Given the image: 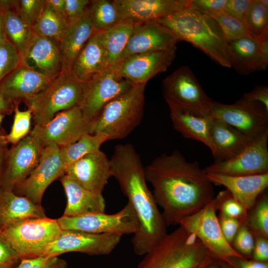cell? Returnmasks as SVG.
I'll use <instances>...</instances> for the list:
<instances>
[{"instance_id": "f1b7e54d", "label": "cell", "mask_w": 268, "mask_h": 268, "mask_svg": "<svg viewBox=\"0 0 268 268\" xmlns=\"http://www.w3.org/2000/svg\"><path fill=\"white\" fill-rule=\"evenodd\" d=\"M210 136L215 150L214 158L216 159V162L227 160L235 157L256 139L214 118L212 119L210 127Z\"/></svg>"}, {"instance_id": "b9f144b4", "label": "cell", "mask_w": 268, "mask_h": 268, "mask_svg": "<svg viewBox=\"0 0 268 268\" xmlns=\"http://www.w3.org/2000/svg\"><path fill=\"white\" fill-rule=\"evenodd\" d=\"M22 62L15 47L6 39L0 44V82Z\"/></svg>"}, {"instance_id": "484cf974", "label": "cell", "mask_w": 268, "mask_h": 268, "mask_svg": "<svg viewBox=\"0 0 268 268\" xmlns=\"http://www.w3.org/2000/svg\"><path fill=\"white\" fill-rule=\"evenodd\" d=\"M108 67L101 32H95L76 57L69 74L79 81L88 83Z\"/></svg>"}, {"instance_id": "f546056e", "label": "cell", "mask_w": 268, "mask_h": 268, "mask_svg": "<svg viewBox=\"0 0 268 268\" xmlns=\"http://www.w3.org/2000/svg\"><path fill=\"white\" fill-rule=\"evenodd\" d=\"M45 217L41 204H35L12 190L0 189V234L8 226L18 221Z\"/></svg>"}, {"instance_id": "4316f807", "label": "cell", "mask_w": 268, "mask_h": 268, "mask_svg": "<svg viewBox=\"0 0 268 268\" xmlns=\"http://www.w3.org/2000/svg\"><path fill=\"white\" fill-rule=\"evenodd\" d=\"M169 107L175 130L186 138L203 143L209 148L214 157L215 150L210 136L212 117L179 107Z\"/></svg>"}, {"instance_id": "44dd1931", "label": "cell", "mask_w": 268, "mask_h": 268, "mask_svg": "<svg viewBox=\"0 0 268 268\" xmlns=\"http://www.w3.org/2000/svg\"><path fill=\"white\" fill-rule=\"evenodd\" d=\"M122 21H157L188 6L191 0H114Z\"/></svg>"}, {"instance_id": "ba28073f", "label": "cell", "mask_w": 268, "mask_h": 268, "mask_svg": "<svg viewBox=\"0 0 268 268\" xmlns=\"http://www.w3.org/2000/svg\"><path fill=\"white\" fill-rule=\"evenodd\" d=\"M161 88L168 106L209 115L214 101L203 91L189 67L182 66L167 76L162 81Z\"/></svg>"}, {"instance_id": "680465c9", "label": "cell", "mask_w": 268, "mask_h": 268, "mask_svg": "<svg viewBox=\"0 0 268 268\" xmlns=\"http://www.w3.org/2000/svg\"><path fill=\"white\" fill-rule=\"evenodd\" d=\"M67 264L65 261L59 259H57L48 268H67Z\"/></svg>"}, {"instance_id": "603a6c76", "label": "cell", "mask_w": 268, "mask_h": 268, "mask_svg": "<svg viewBox=\"0 0 268 268\" xmlns=\"http://www.w3.org/2000/svg\"><path fill=\"white\" fill-rule=\"evenodd\" d=\"M21 60L28 67L52 80L62 72L60 42L35 33Z\"/></svg>"}, {"instance_id": "9f6ffc18", "label": "cell", "mask_w": 268, "mask_h": 268, "mask_svg": "<svg viewBox=\"0 0 268 268\" xmlns=\"http://www.w3.org/2000/svg\"><path fill=\"white\" fill-rule=\"evenodd\" d=\"M15 105L10 100L0 94V113L10 115L14 112Z\"/></svg>"}, {"instance_id": "d6986e66", "label": "cell", "mask_w": 268, "mask_h": 268, "mask_svg": "<svg viewBox=\"0 0 268 268\" xmlns=\"http://www.w3.org/2000/svg\"><path fill=\"white\" fill-rule=\"evenodd\" d=\"M64 174L86 189L102 193L112 177L110 159L100 149L67 166Z\"/></svg>"}, {"instance_id": "e575fe53", "label": "cell", "mask_w": 268, "mask_h": 268, "mask_svg": "<svg viewBox=\"0 0 268 268\" xmlns=\"http://www.w3.org/2000/svg\"><path fill=\"white\" fill-rule=\"evenodd\" d=\"M95 32H104L122 22L113 0H90L87 7Z\"/></svg>"}, {"instance_id": "cb8c5ba5", "label": "cell", "mask_w": 268, "mask_h": 268, "mask_svg": "<svg viewBox=\"0 0 268 268\" xmlns=\"http://www.w3.org/2000/svg\"><path fill=\"white\" fill-rule=\"evenodd\" d=\"M231 67L247 75L264 70L268 65V37L257 39L250 36L228 41Z\"/></svg>"}, {"instance_id": "52a82bcc", "label": "cell", "mask_w": 268, "mask_h": 268, "mask_svg": "<svg viewBox=\"0 0 268 268\" xmlns=\"http://www.w3.org/2000/svg\"><path fill=\"white\" fill-rule=\"evenodd\" d=\"M62 230L57 219L46 216L18 221L8 226L0 234L21 260L41 256Z\"/></svg>"}, {"instance_id": "6da1fadb", "label": "cell", "mask_w": 268, "mask_h": 268, "mask_svg": "<svg viewBox=\"0 0 268 268\" xmlns=\"http://www.w3.org/2000/svg\"><path fill=\"white\" fill-rule=\"evenodd\" d=\"M146 182L163 209L167 227L179 225L214 198L212 183L199 162H188L178 150L162 153L144 167Z\"/></svg>"}, {"instance_id": "11a10c76", "label": "cell", "mask_w": 268, "mask_h": 268, "mask_svg": "<svg viewBox=\"0 0 268 268\" xmlns=\"http://www.w3.org/2000/svg\"><path fill=\"white\" fill-rule=\"evenodd\" d=\"M6 134L5 133L0 135V182L9 150Z\"/></svg>"}, {"instance_id": "4fadbf2b", "label": "cell", "mask_w": 268, "mask_h": 268, "mask_svg": "<svg viewBox=\"0 0 268 268\" xmlns=\"http://www.w3.org/2000/svg\"><path fill=\"white\" fill-rule=\"evenodd\" d=\"M209 115L254 138L268 131V110L242 98L232 104L214 101Z\"/></svg>"}, {"instance_id": "f5cc1de1", "label": "cell", "mask_w": 268, "mask_h": 268, "mask_svg": "<svg viewBox=\"0 0 268 268\" xmlns=\"http://www.w3.org/2000/svg\"><path fill=\"white\" fill-rule=\"evenodd\" d=\"M255 244L252 256L253 260L268 262V238L261 235H254Z\"/></svg>"}, {"instance_id": "03108f58", "label": "cell", "mask_w": 268, "mask_h": 268, "mask_svg": "<svg viewBox=\"0 0 268 268\" xmlns=\"http://www.w3.org/2000/svg\"><path fill=\"white\" fill-rule=\"evenodd\" d=\"M16 267H10V266L0 265V268H16Z\"/></svg>"}, {"instance_id": "681fc988", "label": "cell", "mask_w": 268, "mask_h": 268, "mask_svg": "<svg viewBox=\"0 0 268 268\" xmlns=\"http://www.w3.org/2000/svg\"><path fill=\"white\" fill-rule=\"evenodd\" d=\"M254 0H227L224 11L243 20Z\"/></svg>"}, {"instance_id": "7a4b0ae2", "label": "cell", "mask_w": 268, "mask_h": 268, "mask_svg": "<svg viewBox=\"0 0 268 268\" xmlns=\"http://www.w3.org/2000/svg\"><path fill=\"white\" fill-rule=\"evenodd\" d=\"M112 176L128 199L139 222L131 243L134 253L145 255L167 234V226L145 179L144 167L134 145L117 144L110 159Z\"/></svg>"}, {"instance_id": "9c48e42d", "label": "cell", "mask_w": 268, "mask_h": 268, "mask_svg": "<svg viewBox=\"0 0 268 268\" xmlns=\"http://www.w3.org/2000/svg\"><path fill=\"white\" fill-rule=\"evenodd\" d=\"M62 230H77L93 234H134L139 227L135 212L130 202L114 214L96 212L76 216L63 215L57 219Z\"/></svg>"}, {"instance_id": "bcb514c9", "label": "cell", "mask_w": 268, "mask_h": 268, "mask_svg": "<svg viewBox=\"0 0 268 268\" xmlns=\"http://www.w3.org/2000/svg\"><path fill=\"white\" fill-rule=\"evenodd\" d=\"M221 232L227 242L231 245L234 238L240 226L242 221L219 213L217 216Z\"/></svg>"}, {"instance_id": "7dc6e473", "label": "cell", "mask_w": 268, "mask_h": 268, "mask_svg": "<svg viewBox=\"0 0 268 268\" xmlns=\"http://www.w3.org/2000/svg\"><path fill=\"white\" fill-rule=\"evenodd\" d=\"M20 260L17 253L0 234V265L15 267Z\"/></svg>"}, {"instance_id": "83f0119b", "label": "cell", "mask_w": 268, "mask_h": 268, "mask_svg": "<svg viewBox=\"0 0 268 268\" xmlns=\"http://www.w3.org/2000/svg\"><path fill=\"white\" fill-rule=\"evenodd\" d=\"M60 181L67 198L63 215L76 216L105 212L106 202L102 193L86 189L65 174L60 177Z\"/></svg>"}, {"instance_id": "30bf717a", "label": "cell", "mask_w": 268, "mask_h": 268, "mask_svg": "<svg viewBox=\"0 0 268 268\" xmlns=\"http://www.w3.org/2000/svg\"><path fill=\"white\" fill-rule=\"evenodd\" d=\"M213 200L195 213L180 223L195 234L215 258L229 263L232 257L246 258L237 252L224 238L220 227Z\"/></svg>"}, {"instance_id": "f6af8a7d", "label": "cell", "mask_w": 268, "mask_h": 268, "mask_svg": "<svg viewBox=\"0 0 268 268\" xmlns=\"http://www.w3.org/2000/svg\"><path fill=\"white\" fill-rule=\"evenodd\" d=\"M89 2V0H65V19L68 26L81 18Z\"/></svg>"}, {"instance_id": "d4e9b609", "label": "cell", "mask_w": 268, "mask_h": 268, "mask_svg": "<svg viewBox=\"0 0 268 268\" xmlns=\"http://www.w3.org/2000/svg\"><path fill=\"white\" fill-rule=\"evenodd\" d=\"M209 181L215 185H222L249 211L259 195L268 186V173L261 175L230 176L207 173Z\"/></svg>"}, {"instance_id": "4dcf8cb0", "label": "cell", "mask_w": 268, "mask_h": 268, "mask_svg": "<svg viewBox=\"0 0 268 268\" xmlns=\"http://www.w3.org/2000/svg\"><path fill=\"white\" fill-rule=\"evenodd\" d=\"M95 32L87 8L80 20L67 27L60 40L62 73H69L76 57Z\"/></svg>"}, {"instance_id": "db71d44e", "label": "cell", "mask_w": 268, "mask_h": 268, "mask_svg": "<svg viewBox=\"0 0 268 268\" xmlns=\"http://www.w3.org/2000/svg\"><path fill=\"white\" fill-rule=\"evenodd\" d=\"M233 268H268V262L248 260L246 258L232 257L229 263Z\"/></svg>"}, {"instance_id": "d6a6232c", "label": "cell", "mask_w": 268, "mask_h": 268, "mask_svg": "<svg viewBox=\"0 0 268 268\" xmlns=\"http://www.w3.org/2000/svg\"><path fill=\"white\" fill-rule=\"evenodd\" d=\"M134 26L129 21H123L112 28L101 32L108 67L119 63Z\"/></svg>"}, {"instance_id": "6125c7cd", "label": "cell", "mask_w": 268, "mask_h": 268, "mask_svg": "<svg viewBox=\"0 0 268 268\" xmlns=\"http://www.w3.org/2000/svg\"><path fill=\"white\" fill-rule=\"evenodd\" d=\"M224 262L225 263L222 264L221 262L220 264V266H221L222 268H233L229 264L225 261Z\"/></svg>"}, {"instance_id": "277c9868", "label": "cell", "mask_w": 268, "mask_h": 268, "mask_svg": "<svg viewBox=\"0 0 268 268\" xmlns=\"http://www.w3.org/2000/svg\"><path fill=\"white\" fill-rule=\"evenodd\" d=\"M179 226L147 252L136 268H203L214 257L193 233Z\"/></svg>"}, {"instance_id": "8992f818", "label": "cell", "mask_w": 268, "mask_h": 268, "mask_svg": "<svg viewBox=\"0 0 268 268\" xmlns=\"http://www.w3.org/2000/svg\"><path fill=\"white\" fill-rule=\"evenodd\" d=\"M87 87V83L61 73L43 91L24 102L32 112L34 126L45 125L57 114L79 106Z\"/></svg>"}, {"instance_id": "816d5d0a", "label": "cell", "mask_w": 268, "mask_h": 268, "mask_svg": "<svg viewBox=\"0 0 268 268\" xmlns=\"http://www.w3.org/2000/svg\"><path fill=\"white\" fill-rule=\"evenodd\" d=\"M57 258V257L39 256L22 259L16 268H48Z\"/></svg>"}, {"instance_id": "ac0fdd59", "label": "cell", "mask_w": 268, "mask_h": 268, "mask_svg": "<svg viewBox=\"0 0 268 268\" xmlns=\"http://www.w3.org/2000/svg\"><path fill=\"white\" fill-rule=\"evenodd\" d=\"M176 49L174 45L167 49L131 56L117 64L118 71L135 85L146 84L167 70L175 58Z\"/></svg>"}, {"instance_id": "7bdbcfd3", "label": "cell", "mask_w": 268, "mask_h": 268, "mask_svg": "<svg viewBox=\"0 0 268 268\" xmlns=\"http://www.w3.org/2000/svg\"><path fill=\"white\" fill-rule=\"evenodd\" d=\"M45 0H13L15 10L19 16L32 28L38 18Z\"/></svg>"}, {"instance_id": "94428289", "label": "cell", "mask_w": 268, "mask_h": 268, "mask_svg": "<svg viewBox=\"0 0 268 268\" xmlns=\"http://www.w3.org/2000/svg\"><path fill=\"white\" fill-rule=\"evenodd\" d=\"M4 117H5L4 115L0 113V135L5 133L4 132V131L2 130V129H1V124L2 123V122L4 118Z\"/></svg>"}, {"instance_id": "be15d7a7", "label": "cell", "mask_w": 268, "mask_h": 268, "mask_svg": "<svg viewBox=\"0 0 268 268\" xmlns=\"http://www.w3.org/2000/svg\"><path fill=\"white\" fill-rule=\"evenodd\" d=\"M210 262L209 263H208L205 267H204L203 268H219V267L217 266L216 265H214L210 264Z\"/></svg>"}, {"instance_id": "60d3db41", "label": "cell", "mask_w": 268, "mask_h": 268, "mask_svg": "<svg viewBox=\"0 0 268 268\" xmlns=\"http://www.w3.org/2000/svg\"><path fill=\"white\" fill-rule=\"evenodd\" d=\"M13 113L14 118L10 132L6 134L8 143L12 145L16 144L30 134L32 119L31 110L28 109L20 111L18 105H15Z\"/></svg>"}, {"instance_id": "d590c367", "label": "cell", "mask_w": 268, "mask_h": 268, "mask_svg": "<svg viewBox=\"0 0 268 268\" xmlns=\"http://www.w3.org/2000/svg\"><path fill=\"white\" fill-rule=\"evenodd\" d=\"M106 141V137L103 135L86 133L76 142L60 148L61 156L66 167L87 154L100 150L101 145Z\"/></svg>"}, {"instance_id": "f907efd6", "label": "cell", "mask_w": 268, "mask_h": 268, "mask_svg": "<svg viewBox=\"0 0 268 268\" xmlns=\"http://www.w3.org/2000/svg\"><path fill=\"white\" fill-rule=\"evenodd\" d=\"M227 0H191V5L210 14L224 11Z\"/></svg>"}, {"instance_id": "6f0895ef", "label": "cell", "mask_w": 268, "mask_h": 268, "mask_svg": "<svg viewBox=\"0 0 268 268\" xmlns=\"http://www.w3.org/2000/svg\"><path fill=\"white\" fill-rule=\"evenodd\" d=\"M46 1L58 14L65 18V0H46Z\"/></svg>"}, {"instance_id": "ee69618b", "label": "cell", "mask_w": 268, "mask_h": 268, "mask_svg": "<svg viewBox=\"0 0 268 268\" xmlns=\"http://www.w3.org/2000/svg\"><path fill=\"white\" fill-rule=\"evenodd\" d=\"M255 236L245 222L240 226L231 244L234 249L245 258L252 256Z\"/></svg>"}, {"instance_id": "74e56055", "label": "cell", "mask_w": 268, "mask_h": 268, "mask_svg": "<svg viewBox=\"0 0 268 268\" xmlns=\"http://www.w3.org/2000/svg\"><path fill=\"white\" fill-rule=\"evenodd\" d=\"M245 223L254 235L268 238V194L264 191L247 212Z\"/></svg>"}, {"instance_id": "e7e4bbea", "label": "cell", "mask_w": 268, "mask_h": 268, "mask_svg": "<svg viewBox=\"0 0 268 268\" xmlns=\"http://www.w3.org/2000/svg\"><path fill=\"white\" fill-rule=\"evenodd\" d=\"M259 0L264 5L268 7V0Z\"/></svg>"}, {"instance_id": "1f68e13d", "label": "cell", "mask_w": 268, "mask_h": 268, "mask_svg": "<svg viewBox=\"0 0 268 268\" xmlns=\"http://www.w3.org/2000/svg\"><path fill=\"white\" fill-rule=\"evenodd\" d=\"M6 39L15 47L21 58L24 55L34 32L16 12L13 0H0Z\"/></svg>"}, {"instance_id": "8fae6325", "label": "cell", "mask_w": 268, "mask_h": 268, "mask_svg": "<svg viewBox=\"0 0 268 268\" xmlns=\"http://www.w3.org/2000/svg\"><path fill=\"white\" fill-rule=\"evenodd\" d=\"M91 122L77 106L57 114L45 125L34 126L30 134L43 148L51 144L61 148L89 133Z\"/></svg>"}, {"instance_id": "ffe728a7", "label": "cell", "mask_w": 268, "mask_h": 268, "mask_svg": "<svg viewBox=\"0 0 268 268\" xmlns=\"http://www.w3.org/2000/svg\"><path fill=\"white\" fill-rule=\"evenodd\" d=\"M178 42L173 34L156 21L134 23L119 63L133 56L167 49Z\"/></svg>"}, {"instance_id": "9a60e30c", "label": "cell", "mask_w": 268, "mask_h": 268, "mask_svg": "<svg viewBox=\"0 0 268 268\" xmlns=\"http://www.w3.org/2000/svg\"><path fill=\"white\" fill-rule=\"evenodd\" d=\"M60 147L51 144L43 148L40 161L30 175L17 185L13 192L41 204L43 194L52 182L65 173Z\"/></svg>"}, {"instance_id": "5bb4252c", "label": "cell", "mask_w": 268, "mask_h": 268, "mask_svg": "<svg viewBox=\"0 0 268 268\" xmlns=\"http://www.w3.org/2000/svg\"><path fill=\"white\" fill-rule=\"evenodd\" d=\"M121 237L122 235L117 234H93L77 230H62L41 256L57 257L70 252L89 255H106L114 250L120 243Z\"/></svg>"}, {"instance_id": "ab89813d", "label": "cell", "mask_w": 268, "mask_h": 268, "mask_svg": "<svg viewBox=\"0 0 268 268\" xmlns=\"http://www.w3.org/2000/svg\"><path fill=\"white\" fill-rule=\"evenodd\" d=\"M209 15L217 23L227 41L250 36L243 20L224 11Z\"/></svg>"}, {"instance_id": "f35d334b", "label": "cell", "mask_w": 268, "mask_h": 268, "mask_svg": "<svg viewBox=\"0 0 268 268\" xmlns=\"http://www.w3.org/2000/svg\"><path fill=\"white\" fill-rule=\"evenodd\" d=\"M216 210L226 216L245 222L247 210L227 189L220 191L213 199Z\"/></svg>"}, {"instance_id": "8d00e7d4", "label": "cell", "mask_w": 268, "mask_h": 268, "mask_svg": "<svg viewBox=\"0 0 268 268\" xmlns=\"http://www.w3.org/2000/svg\"><path fill=\"white\" fill-rule=\"evenodd\" d=\"M243 21L249 35L257 39L268 37V7L254 0Z\"/></svg>"}, {"instance_id": "3957f363", "label": "cell", "mask_w": 268, "mask_h": 268, "mask_svg": "<svg viewBox=\"0 0 268 268\" xmlns=\"http://www.w3.org/2000/svg\"><path fill=\"white\" fill-rule=\"evenodd\" d=\"M156 22L173 34L179 41L189 42L218 64L231 67L228 41L209 14L190 4Z\"/></svg>"}, {"instance_id": "7402d4cb", "label": "cell", "mask_w": 268, "mask_h": 268, "mask_svg": "<svg viewBox=\"0 0 268 268\" xmlns=\"http://www.w3.org/2000/svg\"><path fill=\"white\" fill-rule=\"evenodd\" d=\"M53 80L21 62L0 82V94L19 105L43 91Z\"/></svg>"}, {"instance_id": "c3c4849f", "label": "cell", "mask_w": 268, "mask_h": 268, "mask_svg": "<svg viewBox=\"0 0 268 268\" xmlns=\"http://www.w3.org/2000/svg\"><path fill=\"white\" fill-rule=\"evenodd\" d=\"M245 100L262 107L268 110V88L265 85H257L242 97Z\"/></svg>"}, {"instance_id": "e0dca14e", "label": "cell", "mask_w": 268, "mask_h": 268, "mask_svg": "<svg viewBox=\"0 0 268 268\" xmlns=\"http://www.w3.org/2000/svg\"><path fill=\"white\" fill-rule=\"evenodd\" d=\"M43 148L29 134L9 149L0 189L13 190L27 178L38 165Z\"/></svg>"}, {"instance_id": "5b68a950", "label": "cell", "mask_w": 268, "mask_h": 268, "mask_svg": "<svg viewBox=\"0 0 268 268\" xmlns=\"http://www.w3.org/2000/svg\"><path fill=\"white\" fill-rule=\"evenodd\" d=\"M145 86L134 85L107 103L91 121L89 133L103 135L107 141L128 136L142 121Z\"/></svg>"}, {"instance_id": "91938a15", "label": "cell", "mask_w": 268, "mask_h": 268, "mask_svg": "<svg viewBox=\"0 0 268 268\" xmlns=\"http://www.w3.org/2000/svg\"><path fill=\"white\" fill-rule=\"evenodd\" d=\"M6 39L3 24V16L0 12V44Z\"/></svg>"}, {"instance_id": "7c38bea8", "label": "cell", "mask_w": 268, "mask_h": 268, "mask_svg": "<svg viewBox=\"0 0 268 268\" xmlns=\"http://www.w3.org/2000/svg\"><path fill=\"white\" fill-rule=\"evenodd\" d=\"M117 64L108 67L87 83L79 107L84 117L90 121L97 116L107 103L135 85L121 75Z\"/></svg>"}, {"instance_id": "2e32d148", "label": "cell", "mask_w": 268, "mask_h": 268, "mask_svg": "<svg viewBox=\"0 0 268 268\" xmlns=\"http://www.w3.org/2000/svg\"><path fill=\"white\" fill-rule=\"evenodd\" d=\"M268 131L256 138L235 157L215 162L204 170L207 173L245 176L268 173Z\"/></svg>"}, {"instance_id": "836d02e7", "label": "cell", "mask_w": 268, "mask_h": 268, "mask_svg": "<svg viewBox=\"0 0 268 268\" xmlns=\"http://www.w3.org/2000/svg\"><path fill=\"white\" fill-rule=\"evenodd\" d=\"M67 27L65 18L45 0L32 30L38 35L60 42Z\"/></svg>"}]
</instances>
